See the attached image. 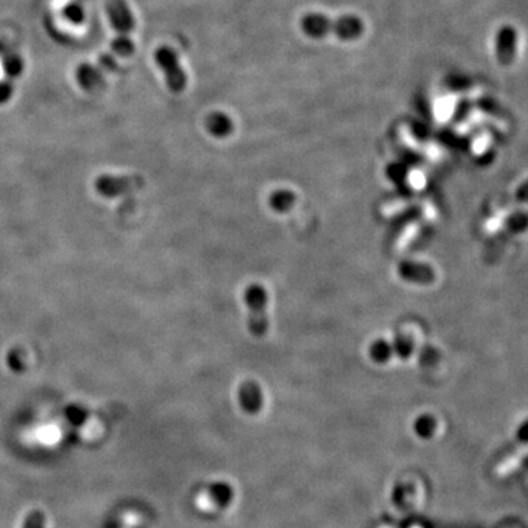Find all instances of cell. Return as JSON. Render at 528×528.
I'll list each match as a JSON object with an SVG mask.
<instances>
[{
  "mask_svg": "<svg viewBox=\"0 0 528 528\" xmlns=\"http://www.w3.org/2000/svg\"><path fill=\"white\" fill-rule=\"evenodd\" d=\"M301 29L312 39H324L329 34H335L340 40L351 41L363 36L364 24L354 15L328 18L320 13H307L301 18Z\"/></svg>",
  "mask_w": 528,
  "mask_h": 528,
  "instance_id": "obj_1",
  "label": "cell"
},
{
  "mask_svg": "<svg viewBox=\"0 0 528 528\" xmlns=\"http://www.w3.org/2000/svg\"><path fill=\"white\" fill-rule=\"evenodd\" d=\"M154 60L162 69L169 90L181 92L186 87V75L179 65L178 53L169 46H162L154 53Z\"/></svg>",
  "mask_w": 528,
  "mask_h": 528,
  "instance_id": "obj_2",
  "label": "cell"
},
{
  "mask_svg": "<svg viewBox=\"0 0 528 528\" xmlns=\"http://www.w3.org/2000/svg\"><path fill=\"white\" fill-rule=\"evenodd\" d=\"M245 303L250 310L248 316V326L256 336H263L268 332V317H266V304L268 293L260 285H251L245 291Z\"/></svg>",
  "mask_w": 528,
  "mask_h": 528,
  "instance_id": "obj_3",
  "label": "cell"
},
{
  "mask_svg": "<svg viewBox=\"0 0 528 528\" xmlns=\"http://www.w3.org/2000/svg\"><path fill=\"white\" fill-rule=\"evenodd\" d=\"M496 59L502 67L514 64L518 50V31L509 24L499 28L496 34Z\"/></svg>",
  "mask_w": 528,
  "mask_h": 528,
  "instance_id": "obj_4",
  "label": "cell"
},
{
  "mask_svg": "<svg viewBox=\"0 0 528 528\" xmlns=\"http://www.w3.org/2000/svg\"><path fill=\"white\" fill-rule=\"evenodd\" d=\"M106 13L119 36H128L135 28V18L125 0H107Z\"/></svg>",
  "mask_w": 528,
  "mask_h": 528,
  "instance_id": "obj_5",
  "label": "cell"
},
{
  "mask_svg": "<svg viewBox=\"0 0 528 528\" xmlns=\"http://www.w3.org/2000/svg\"><path fill=\"white\" fill-rule=\"evenodd\" d=\"M76 80H78V84L84 90L88 91L96 90L103 83L100 71L90 64H83L78 67V69H76Z\"/></svg>",
  "mask_w": 528,
  "mask_h": 528,
  "instance_id": "obj_6",
  "label": "cell"
},
{
  "mask_svg": "<svg viewBox=\"0 0 528 528\" xmlns=\"http://www.w3.org/2000/svg\"><path fill=\"white\" fill-rule=\"evenodd\" d=\"M206 127L209 132L213 134L214 137H226L232 132V128H234V125H232V120L226 115L219 113V112L211 113L207 118Z\"/></svg>",
  "mask_w": 528,
  "mask_h": 528,
  "instance_id": "obj_7",
  "label": "cell"
},
{
  "mask_svg": "<svg viewBox=\"0 0 528 528\" xmlns=\"http://www.w3.org/2000/svg\"><path fill=\"white\" fill-rule=\"evenodd\" d=\"M112 50L120 57H130L135 52V44L130 36H118L112 41Z\"/></svg>",
  "mask_w": 528,
  "mask_h": 528,
  "instance_id": "obj_8",
  "label": "cell"
},
{
  "mask_svg": "<svg viewBox=\"0 0 528 528\" xmlns=\"http://www.w3.org/2000/svg\"><path fill=\"white\" fill-rule=\"evenodd\" d=\"M4 71L9 76V78H17L22 74L24 62L18 55H8L4 59Z\"/></svg>",
  "mask_w": 528,
  "mask_h": 528,
  "instance_id": "obj_9",
  "label": "cell"
},
{
  "mask_svg": "<svg viewBox=\"0 0 528 528\" xmlns=\"http://www.w3.org/2000/svg\"><path fill=\"white\" fill-rule=\"evenodd\" d=\"M64 17L74 25H81L85 21V11L80 4H68L64 8Z\"/></svg>",
  "mask_w": 528,
  "mask_h": 528,
  "instance_id": "obj_10",
  "label": "cell"
},
{
  "mask_svg": "<svg viewBox=\"0 0 528 528\" xmlns=\"http://www.w3.org/2000/svg\"><path fill=\"white\" fill-rule=\"evenodd\" d=\"M44 522H46V518H44L43 512L33 510L25 518V522H24L22 528H44Z\"/></svg>",
  "mask_w": 528,
  "mask_h": 528,
  "instance_id": "obj_11",
  "label": "cell"
},
{
  "mask_svg": "<svg viewBox=\"0 0 528 528\" xmlns=\"http://www.w3.org/2000/svg\"><path fill=\"white\" fill-rule=\"evenodd\" d=\"M289 198H293L291 193H288V191H281V193H277V194L273 195V198H272V200H273V201H272V204H273L276 209H279V210H286V209L293 203V201H285V200H289Z\"/></svg>",
  "mask_w": 528,
  "mask_h": 528,
  "instance_id": "obj_12",
  "label": "cell"
},
{
  "mask_svg": "<svg viewBox=\"0 0 528 528\" xmlns=\"http://www.w3.org/2000/svg\"><path fill=\"white\" fill-rule=\"evenodd\" d=\"M371 355L375 356L376 360L389 359V356H391V345H387L386 342H376L371 348Z\"/></svg>",
  "mask_w": 528,
  "mask_h": 528,
  "instance_id": "obj_13",
  "label": "cell"
},
{
  "mask_svg": "<svg viewBox=\"0 0 528 528\" xmlns=\"http://www.w3.org/2000/svg\"><path fill=\"white\" fill-rule=\"evenodd\" d=\"M398 340V351L410 354L412 351V338L407 335H399L396 338Z\"/></svg>",
  "mask_w": 528,
  "mask_h": 528,
  "instance_id": "obj_14",
  "label": "cell"
},
{
  "mask_svg": "<svg viewBox=\"0 0 528 528\" xmlns=\"http://www.w3.org/2000/svg\"><path fill=\"white\" fill-rule=\"evenodd\" d=\"M13 92V85L9 81H0V104L6 103Z\"/></svg>",
  "mask_w": 528,
  "mask_h": 528,
  "instance_id": "obj_15",
  "label": "cell"
},
{
  "mask_svg": "<svg viewBox=\"0 0 528 528\" xmlns=\"http://www.w3.org/2000/svg\"><path fill=\"white\" fill-rule=\"evenodd\" d=\"M99 62H100V65H102L106 71L113 72V71L118 69L116 62H115V59H113L112 56H109V55H102L100 59H99Z\"/></svg>",
  "mask_w": 528,
  "mask_h": 528,
  "instance_id": "obj_16",
  "label": "cell"
},
{
  "mask_svg": "<svg viewBox=\"0 0 528 528\" xmlns=\"http://www.w3.org/2000/svg\"><path fill=\"white\" fill-rule=\"evenodd\" d=\"M520 438L524 439V440H528V424H525L524 427H521V430H520Z\"/></svg>",
  "mask_w": 528,
  "mask_h": 528,
  "instance_id": "obj_17",
  "label": "cell"
}]
</instances>
